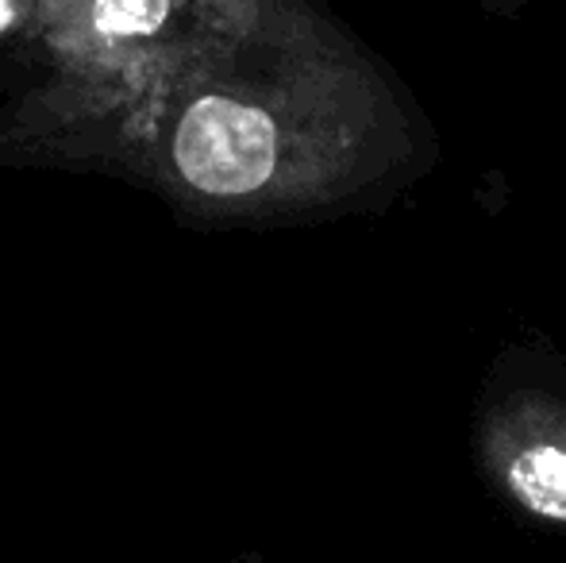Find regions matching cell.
<instances>
[{
    "instance_id": "cell-1",
    "label": "cell",
    "mask_w": 566,
    "mask_h": 563,
    "mask_svg": "<svg viewBox=\"0 0 566 563\" xmlns=\"http://www.w3.org/2000/svg\"><path fill=\"white\" fill-rule=\"evenodd\" d=\"M163 163L201 217L285 225L394 205L432 170L436 136L363 46L321 23L189 93Z\"/></svg>"
},
{
    "instance_id": "cell-2",
    "label": "cell",
    "mask_w": 566,
    "mask_h": 563,
    "mask_svg": "<svg viewBox=\"0 0 566 563\" xmlns=\"http://www.w3.org/2000/svg\"><path fill=\"white\" fill-rule=\"evenodd\" d=\"M470 463L482 490L528 529L566 541V355L509 340L470 402Z\"/></svg>"
},
{
    "instance_id": "cell-3",
    "label": "cell",
    "mask_w": 566,
    "mask_h": 563,
    "mask_svg": "<svg viewBox=\"0 0 566 563\" xmlns=\"http://www.w3.org/2000/svg\"><path fill=\"white\" fill-rule=\"evenodd\" d=\"M15 23V4L12 0H0V31H8Z\"/></svg>"
}]
</instances>
